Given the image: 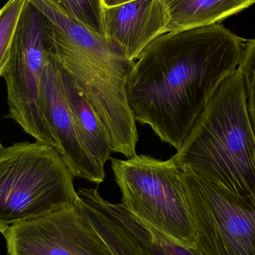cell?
I'll return each instance as SVG.
<instances>
[{
	"label": "cell",
	"mask_w": 255,
	"mask_h": 255,
	"mask_svg": "<svg viewBox=\"0 0 255 255\" xmlns=\"http://www.w3.org/2000/svg\"><path fill=\"white\" fill-rule=\"evenodd\" d=\"M244 41L220 23L159 36L128 77L135 121L178 151L211 97L238 70Z\"/></svg>",
	"instance_id": "1"
},
{
	"label": "cell",
	"mask_w": 255,
	"mask_h": 255,
	"mask_svg": "<svg viewBox=\"0 0 255 255\" xmlns=\"http://www.w3.org/2000/svg\"><path fill=\"white\" fill-rule=\"evenodd\" d=\"M33 4L47 19L54 56L100 117L113 152L128 158L136 155L139 135L127 93L128 77L135 62L55 3L34 0Z\"/></svg>",
	"instance_id": "2"
},
{
	"label": "cell",
	"mask_w": 255,
	"mask_h": 255,
	"mask_svg": "<svg viewBox=\"0 0 255 255\" xmlns=\"http://www.w3.org/2000/svg\"><path fill=\"white\" fill-rule=\"evenodd\" d=\"M170 160L232 194L255 198V135L239 70L222 83Z\"/></svg>",
	"instance_id": "3"
},
{
	"label": "cell",
	"mask_w": 255,
	"mask_h": 255,
	"mask_svg": "<svg viewBox=\"0 0 255 255\" xmlns=\"http://www.w3.org/2000/svg\"><path fill=\"white\" fill-rule=\"evenodd\" d=\"M73 178L55 147L38 141L4 147L0 154V233L25 219L77 205Z\"/></svg>",
	"instance_id": "4"
},
{
	"label": "cell",
	"mask_w": 255,
	"mask_h": 255,
	"mask_svg": "<svg viewBox=\"0 0 255 255\" xmlns=\"http://www.w3.org/2000/svg\"><path fill=\"white\" fill-rule=\"evenodd\" d=\"M111 160L122 193L121 204L180 245L195 249L196 231L182 171L170 159L160 160L145 154Z\"/></svg>",
	"instance_id": "5"
},
{
	"label": "cell",
	"mask_w": 255,
	"mask_h": 255,
	"mask_svg": "<svg viewBox=\"0 0 255 255\" xmlns=\"http://www.w3.org/2000/svg\"><path fill=\"white\" fill-rule=\"evenodd\" d=\"M52 55L44 15L26 0L19 18L8 62L1 77L7 88V118L36 141L58 148L45 114L43 70Z\"/></svg>",
	"instance_id": "6"
},
{
	"label": "cell",
	"mask_w": 255,
	"mask_h": 255,
	"mask_svg": "<svg viewBox=\"0 0 255 255\" xmlns=\"http://www.w3.org/2000/svg\"><path fill=\"white\" fill-rule=\"evenodd\" d=\"M201 255H255V198L236 196L190 170L182 171Z\"/></svg>",
	"instance_id": "7"
},
{
	"label": "cell",
	"mask_w": 255,
	"mask_h": 255,
	"mask_svg": "<svg viewBox=\"0 0 255 255\" xmlns=\"http://www.w3.org/2000/svg\"><path fill=\"white\" fill-rule=\"evenodd\" d=\"M1 234L8 255H114L78 203L13 223Z\"/></svg>",
	"instance_id": "8"
},
{
	"label": "cell",
	"mask_w": 255,
	"mask_h": 255,
	"mask_svg": "<svg viewBox=\"0 0 255 255\" xmlns=\"http://www.w3.org/2000/svg\"><path fill=\"white\" fill-rule=\"evenodd\" d=\"M42 93L45 114L57 151L73 176L100 184L106 178L105 167L89 154L82 144L67 103L59 66L52 52L43 70Z\"/></svg>",
	"instance_id": "9"
},
{
	"label": "cell",
	"mask_w": 255,
	"mask_h": 255,
	"mask_svg": "<svg viewBox=\"0 0 255 255\" xmlns=\"http://www.w3.org/2000/svg\"><path fill=\"white\" fill-rule=\"evenodd\" d=\"M103 22L106 40L132 62L153 40L167 33V16L162 0H134L104 6Z\"/></svg>",
	"instance_id": "10"
},
{
	"label": "cell",
	"mask_w": 255,
	"mask_h": 255,
	"mask_svg": "<svg viewBox=\"0 0 255 255\" xmlns=\"http://www.w3.org/2000/svg\"><path fill=\"white\" fill-rule=\"evenodd\" d=\"M58 64L66 98L81 141L99 164L105 167L113 152L107 130L73 76L58 61Z\"/></svg>",
	"instance_id": "11"
},
{
	"label": "cell",
	"mask_w": 255,
	"mask_h": 255,
	"mask_svg": "<svg viewBox=\"0 0 255 255\" xmlns=\"http://www.w3.org/2000/svg\"><path fill=\"white\" fill-rule=\"evenodd\" d=\"M167 32L208 26L242 11L255 0H162Z\"/></svg>",
	"instance_id": "12"
},
{
	"label": "cell",
	"mask_w": 255,
	"mask_h": 255,
	"mask_svg": "<svg viewBox=\"0 0 255 255\" xmlns=\"http://www.w3.org/2000/svg\"><path fill=\"white\" fill-rule=\"evenodd\" d=\"M97 35L105 34L103 0H50Z\"/></svg>",
	"instance_id": "13"
},
{
	"label": "cell",
	"mask_w": 255,
	"mask_h": 255,
	"mask_svg": "<svg viewBox=\"0 0 255 255\" xmlns=\"http://www.w3.org/2000/svg\"><path fill=\"white\" fill-rule=\"evenodd\" d=\"M26 0H7L0 8V77L10 58L19 18Z\"/></svg>",
	"instance_id": "14"
},
{
	"label": "cell",
	"mask_w": 255,
	"mask_h": 255,
	"mask_svg": "<svg viewBox=\"0 0 255 255\" xmlns=\"http://www.w3.org/2000/svg\"><path fill=\"white\" fill-rule=\"evenodd\" d=\"M238 70L242 76L249 118L255 135V39L245 43Z\"/></svg>",
	"instance_id": "15"
},
{
	"label": "cell",
	"mask_w": 255,
	"mask_h": 255,
	"mask_svg": "<svg viewBox=\"0 0 255 255\" xmlns=\"http://www.w3.org/2000/svg\"><path fill=\"white\" fill-rule=\"evenodd\" d=\"M104 6L106 7H112V6L119 5V4H125L129 1L134 0H103Z\"/></svg>",
	"instance_id": "16"
},
{
	"label": "cell",
	"mask_w": 255,
	"mask_h": 255,
	"mask_svg": "<svg viewBox=\"0 0 255 255\" xmlns=\"http://www.w3.org/2000/svg\"><path fill=\"white\" fill-rule=\"evenodd\" d=\"M3 148H4V146H2L1 142H0V154H1V151H2Z\"/></svg>",
	"instance_id": "17"
}]
</instances>
